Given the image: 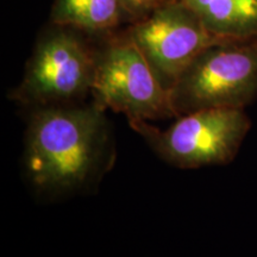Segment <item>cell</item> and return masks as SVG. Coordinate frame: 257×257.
I'll list each match as a JSON object with an SVG mask.
<instances>
[{"mask_svg":"<svg viewBox=\"0 0 257 257\" xmlns=\"http://www.w3.org/2000/svg\"><path fill=\"white\" fill-rule=\"evenodd\" d=\"M93 100L127 120L176 118L169 92L161 85L126 31L96 49Z\"/></svg>","mask_w":257,"mask_h":257,"instance_id":"5","label":"cell"},{"mask_svg":"<svg viewBox=\"0 0 257 257\" xmlns=\"http://www.w3.org/2000/svg\"><path fill=\"white\" fill-rule=\"evenodd\" d=\"M105 107L89 104L32 108L25 133L24 168L47 195L79 192L112 165L113 144Z\"/></svg>","mask_w":257,"mask_h":257,"instance_id":"1","label":"cell"},{"mask_svg":"<svg viewBox=\"0 0 257 257\" xmlns=\"http://www.w3.org/2000/svg\"><path fill=\"white\" fill-rule=\"evenodd\" d=\"M176 118L206 108H245L257 98V35L205 48L170 89Z\"/></svg>","mask_w":257,"mask_h":257,"instance_id":"2","label":"cell"},{"mask_svg":"<svg viewBox=\"0 0 257 257\" xmlns=\"http://www.w3.org/2000/svg\"><path fill=\"white\" fill-rule=\"evenodd\" d=\"M172 0H120L126 21H141Z\"/></svg>","mask_w":257,"mask_h":257,"instance_id":"9","label":"cell"},{"mask_svg":"<svg viewBox=\"0 0 257 257\" xmlns=\"http://www.w3.org/2000/svg\"><path fill=\"white\" fill-rule=\"evenodd\" d=\"M126 21L120 0H54L51 24L86 35H107Z\"/></svg>","mask_w":257,"mask_h":257,"instance_id":"7","label":"cell"},{"mask_svg":"<svg viewBox=\"0 0 257 257\" xmlns=\"http://www.w3.org/2000/svg\"><path fill=\"white\" fill-rule=\"evenodd\" d=\"M76 29L50 24L42 32L23 79L10 94L24 107L82 102L92 94L96 49Z\"/></svg>","mask_w":257,"mask_h":257,"instance_id":"3","label":"cell"},{"mask_svg":"<svg viewBox=\"0 0 257 257\" xmlns=\"http://www.w3.org/2000/svg\"><path fill=\"white\" fill-rule=\"evenodd\" d=\"M126 34L168 92L205 48L221 40L182 0H172L131 23Z\"/></svg>","mask_w":257,"mask_h":257,"instance_id":"6","label":"cell"},{"mask_svg":"<svg viewBox=\"0 0 257 257\" xmlns=\"http://www.w3.org/2000/svg\"><path fill=\"white\" fill-rule=\"evenodd\" d=\"M150 149L180 169L226 166L236 159L251 120L243 108H206L180 115L166 130L128 120Z\"/></svg>","mask_w":257,"mask_h":257,"instance_id":"4","label":"cell"},{"mask_svg":"<svg viewBox=\"0 0 257 257\" xmlns=\"http://www.w3.org/2000/svg\"><path fill=\"white\" fill-rule=\"evenodd\" d=\"M221 38L257 35V0H182Z\"/></svg>","mask_w":257,"mask_h":257,"instance_id":"8","label":"cell"}]
</instances>
